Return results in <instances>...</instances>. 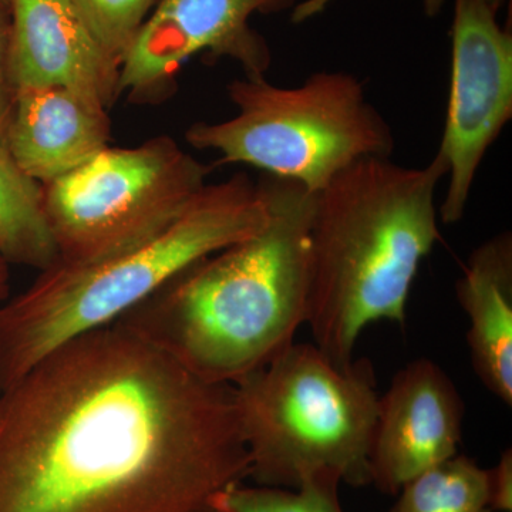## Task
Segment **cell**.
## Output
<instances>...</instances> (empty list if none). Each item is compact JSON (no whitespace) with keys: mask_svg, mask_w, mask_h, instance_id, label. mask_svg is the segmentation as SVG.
<instances>
[{"mask_svg":"<svg viewBox=\"0 0 512 512\" xmlns=\"http://www.w3.org/2000/svg\"><path fill=\"white\" fill-rule=\"evenodd\" d=\"M0 392V512H214L248 478L234 386L120 323Z\"/></svg>","mask_w":512,"mask_h":512,"instance_id":"obj_1","label":"cell"},{"mask_svg":"<svg viewBox=\"0 0 512 512\" xmlns=\"http://www.w3.org/2000/svg\"><path fill=\"white\" fill-rule=\"evenodd\" d=\"M261 184V231L188 266L117 320L207 382L235 384L268 365L308 318L315 192L271 175Z\"/></svg>","mask_w":512,"mask_h":512,"instance_id":"obj_2","label":"cell"},{"mask_svg":"<svg viewBox=\"0 0 512 512\" xmlns=\"http://www.w3.org/2000/svg\"><path fill=\"white\" fill-rule=\"evenodd\" d=\"M437 154L423 168L366 157L315 192L309 231L308 323L313 343L339 367L379 320L406 322L421 261L439 241Z\"/></svg>","mask_w":512,"mask_h":512,"instance_id":"obj_3","label":"cell"},{"mask_svg":"<svg viewBox=\"0 0 512 512\" xmlns=\"http://www.w3.org/2000/svg\"><path fill=\"white\" fill-rule=\"evenodd\" d=\"M268 220L264 187L238 174L207 184L173 222L136 244L40 271L0 308V390L64 343L117 322L188 266L261 231Z\"/></svg>","mask_w":512,"mask_h":512,"instance_id":"obj_4","label":"cell"},{"mask_svg":"<svg viewBox=\"0 0 512 512\" xmlns=\"http://www.w3.org/2000/svg\"><path fill=\"white\" fill-rule=\"evenodd\" d=\"M232 386L256 485L295 490L323 474L370 485L379 394L369 359L339 367L315 343H292Z\"/></svg>","mask_w":512,"mask_h":512,"instance_id":"obj_5","label":"cell"},{"mask_svg":"<svg viewBox=\"0 0 512 512\" xmlns=\"http://www.w3.org/2000/svg\"><path fill=\"white\" fill-rule=\"evenodd\" d=\"M228 93L238 110L232 119L198 121L185 133L192 147L217 151L221 164L252 165L318 192L357 160L392 156V128L353 74L319 72L296 87L245 77Z\"/></svg>","mask_w":512,"mask_h":512,"instance_id":"obj_6","label":"cell"},{"mask_svg":"<svg viewBox=\"0 0 512 512\" xmlns=\"http://www.w3.org/2000/svg\"><path fill=\"white\" fill-rule=\"evenodd\" d=\"M211 171L170 137L104 148L43 185L57 262L93 261L150 237L197 198Z\"/></svg>","mask_w":512,"mask_h":512,"instance_id":"obj_7","label":"cell"},{"mask_svg":"<svg viewBox=\"0 0 512 512\" xmlns=\"http://www.w3.org/2000/svg\"><path fill=\"white\" fill-rule=\"evenodd\" d=\"M490 0H454L451 83L439 156L448 185L439 208L443 224L466 214L481 161L512 117V33Z\"/></svg>","mask_w":512,"mask_h":512,"instance_id":"obj_8","label":"cell"},{"mask_svg":"<svg viewBox=\"0 0 512 512\" xmlns=\"http://www.w3.org/2000/svg\"><path fill=\"white\" fill-rule=\"evenodd\" d=\"M298 0H158L120 67L119 94L161 96L181 64L195 53L229 57L247 77L271 67L268 42L249 25L255 13L295 8Z\"/></svg>","mask_w":512,"mask_h":512,"instance_id":"obj_9","label":"cell"},{"mask_svg":"<svg viewBox=\"0 0 512 512\" xmlns=\"http://www.w3.org/2000/svg\"><path fill=\"white\" fill-rule=\"evenodd\" d=\"M464 412L456 384L436 362L421 357L400 369L377 403L370 484L397 495L414 477L457 456Z\"/></svg>","mask_w":512,"mask_h":512,"instance_id":"obj_10","label":"cell"},{"mask_svg":"<svg viewBox=\"0 0 512 512\" xmlns=\"http://www.w3.org/2000/svg\"><path fill=\"white\" fill-rule=\"evenodd\" d=\"M120 63L87 28L72 0H10L9 73L22 90H72L109 109Z\"/></svg>","mask_w":512,"mask_h":512,"instance_id":"obj_11","label":"cell"},{"mask_svg":"<svg viewBox=\"0 0 512 512\" xmlns=\"http://www.w3.org/2000/svg\"><path fill=\"white\" fill-rule=\"evenodd\" d=\"M106 107L72 90L15 94L5 146L16 164L42 185L72 173L109 147Z\"/></svg>","mask_w":512,"mask_h":512,"instance_id":"obj_12","label":"cell"},{"mask_svg":"<svg viewBox=\"0 0 512 512\" xmlns=\"http://www.w3.org/2000/svg\"><path fill=\"white\" fill-rule=\"evenodd\" d=\"M467 313V345L485 389L512 404V237L505 231L474 249L457 281Z\"/></svg>","mask_w":512,"mask_h":512,"instance_id":"obj_13","label":"cell"},{"mask_svg":"<svg viewBox=\"0 0 512 512\" xmlns=\"http://www.w3.org/2000/svg\"><path fill=\"white\" fill-rule=\"evenodd\" d=\"M0 254L8 264L39 271L57 262L43 185L16 164L5 144H0Z\"/></svg>","mask_w":512,"mask_h":512,"instance_id":"obj_14","label":"cell"},{"mask_svg":"<svg viewBox=\"0 0 512 512\" xmlns=\"http://www.w3.org/2000/svg\"><path fill=\"white\" fill-rule=\"evenodd\" d=\"M390 512H491L488 471L458 453L404 484Z\"/></svg>","mask_w":512,"mask_h":512,"instance_id":"obj_15","label":"cell"},{"mask_svg":"<svg viewBox=\"0 0 512 512\" xmlns=\"http://www.w3.org/2000/svg\"><path fill=\"white\" fill-rule=\"evenodd\" d=\"M339 478L316 476L295 490L265 485H231L212 501L214 512H345Z\"/></svg>","mask_w":512,"mask_h":512,"instance_id":"obj_16","label":"cell"},{"mask_svg":"<svg viewBox=\"0 0 512 512\" xmlns=\"http://www.w3.org/2000/svg\"><path fill=\"white\" fill-rule=\"evenodd\" d=\"M158 0H72L87 28L117 63L143 28Z\"/></svg>","mask_w":512,"mask_h":512,"instance_id":"obj_17","label":"cell"},{"mask_svg":"<svg viewBox=\"0 0 512 512\" xmlns=\"http://www.w3.org/2000/svg\"><path fill=\"white\" fill-rule=\"evenodd\" d=\"M10 6L0 2V144H5L15 90L9 73Z\"/></svg>","mask_w":512,"mask_h":512,"instance_id":"obj_18","label":"cell"},{"mask_svg":"<svg viewBox=\"0 0 512 512\" xmlns=\"http://www.w3.org/2000/svg\"><path fill=\"white\" fill-rule=\"evenodd\" d=\"M488 471L491 512H512V451L507 448Z\"/></svg>","mask_w":512,"mask_h":512,"instance_id":"obj_19","label":"cell"},{"mask_svg":"<svg viewBox=\"0 0 512 512\" xmlns=\"http://www.w3.org/2000/svg\"><path fill=\"white\" fill-rule=\"evenodd\" d=\"M333 2L335 0H302V2L296 3L295 8L292 9L291 20L293 23L306 22V20L315 18L320 13L325 12V9ZM505 2L507 0H490L491 5L497 12ZM443 6L444 0H423L424 13L429 18H436L437 15H440Z\"/></svg>","mask_w":512,"mask_h":512,"instance_id":"obj_20","label":"cell"},{"mask_svg":"<svg viewBox=\"0 0 512 512\" xmlns=\"http://www.w3.org/2000/svg\"><path fill=\"white\" fill-rule=\"evenodd\" d=\"M8 262L3 258L2 254H0V308H2L3 303L8 299L9 293V269Z\"/></svg>","mask_w":512,"mask_h":512,"instance_id":"obj_21","label":"cell"},{"mask_svg":"<svg viewBox=\"0 0 512 512\" xmlns=\"http://www.w3.org/2000/svg\"><path fill=\"white\" fill-rule=\"evenodd\" d=\"M0 2H2V3H6V5H9V6H10V0H0Z\"/></svg>","mask_w":512,"mask_h":512,"instance_id":"obj_22","label":"cell"},{"mask_svg":"<svg viewBox=\"0 0 512 512\" xmlns=\"http://www.w3.org/2000/svg\"><path fill=\"white\" fill-rule=\"evenodd\" d=\"M0 393H2V392H0Z\"/></svg>","mask_w":512,"mask_h":512,"instance_id":"obj_23","label":"cell"}]
</instances>
